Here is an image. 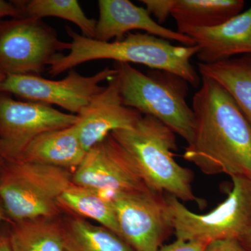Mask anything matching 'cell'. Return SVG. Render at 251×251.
<instances>
[{"label": "cell", "mask_w": 251, "mask_h": 251, "mask_svg": "<svg viewBox=\"0 0 251 251\" xmlns=\"http://www.w3.org/2000/svg\"><path fill=\"white\" fill-rule=\"evenodd\" d=\"M72 183L67 170L23 161H5L0 175V200L8 221L55 218L57 200Z\"/></svg>", "instance_id": "5b68a950"}, {"label": "cell", "mask_w": 251, "mask_h": 251, "mask_svg": "<svg viewBox=\"0 0 251 251\" xmlns=\"http://www.w3.org/2000/svg\"><path fill=\"white\" fill-rule=\"evenodd\" d=\"M205 251H247L238 240H221L209 243Z\"/></svg>", "instance_id": "cb8c5ba5"}, {"label": "cell", "mask_w": 251, "mask_h": 251, "mask_svg": "<svg viewBox=\"0 0 251 251\" xmlns=\"http://www.w3.org/2000/svg\"><path fill=\"white\" fill-rule=\"evenodd\" d=\"M150 15H153L157 23L161 25L171 16L172 6L174 0H141Z\"/></svg>", "instance_id": "7402d4cb"}, {"label": "cell", "mask_w": 251, "mask_h": 251, "mask_svg": "<svg viewBox=\"0 0 251 251\" xmlns=\"http://www.w3.org/2000/svg\"><path fill=\"white\" fill-rule=\"evenodd\" d=\"M9 235L13 251H66L63 223L37 218L12 223Z\"/></svg>", "instance_id": "d6986e66"}, {"label": "cell", "mask_w": 251, "mask_h": 251, "mask_svg": "<svg viewBox=\"0 0 251 251\" xmlns=\"http://www.w3.org/2000/svg\"><path fill=\"white\" fill-rule=\"evenodd\" d=\"M6 75H5L4 73L1 72V70H0V87H1V85H2L3 82H4V81L5 80V79H6Z\"/></svg>", "instance_id": "f1b7e54d"}, {"label": "cell", "mask_w": 251, "mask_h": 251, "mask_svg": "<svg viewBox=\"0 0 251 251\" xmlns=\"http://www.w3.org/2000/svg\"><path fill=\"white\" fill-rule=\"evenodd\" d=\"M199 47L200 63L212 64L237 55L251 54V6L215 27L186 32Z\"/></svg>", "instance_id": "5bb4252c"}, {"label": "cell", "mask_w": 251, "mask_h": 251, "mask_svg": "<svg viewBox=\"0 0 251 251\" xmlns=\"http://www.w3.org/2000/svg\"><path fill=\"white\" fill-rule=\"evenodd\" d=\"M193 96L192 140L183 157L204 174L251 179V125L226 90L202 77Z\"/></svg>", "instance_id": "6da1fadb"}, {"label": "cell", "mask_w": 251, "mask_h": 251, "mask_svg": "<svg viewBox=\"0 0 251 251\" xmlns=\"http://www.w3.org/2000/svg\"><path fill=\"white\" fill-rule=\"evenodd\" d=\"M243 0H174L171 16L177 31L186 35L195 28L215 27L240 14Z\"/></svg>", "instance_id": "e0dca14e"}, {"label": "cell", "mask_w": 251, "mask_h": 251, "mask_svg": "<svg viewBox=\"0 0 251 251\" xmlns=\"http://www.w3.org/2000/svg\"><path fill=\"white\" fill-rule=\"evenodd\" d=\"M0 251H13L9 232H0Z\"/></svg>", "instance_id": "484cf974"}, {"label": "cell", "mask_w": 251, "mask_h": 251, "mask_svg": "<svg viewBox=\"0 0 251 251\" xmlns=\"http://www.w3.org/2000/svg\"><path fill=\"white\" fill-rule=\"evenodd\" d=\"M224 202L206 214H196L173 196L166 197L176 239L211 243L238 240L251 230V179L232 177Z\"/></svg>", "instance_id": "8992f818"}, {"label": "cell", "mask_w": 251, "mask_h": 251, "mask_svg": "<svg viewBox=\"0 0 251 251\" xmlns=\"http://www.w3.org/2000/svg\"><path fill=\"white\" fill-rule=\"evenodd\" d=\"M243 247L247 251H251V230L239 240Z\"/></svg>", "instance_id": "4316f807"}, {"label": "cell", "mask_w": 251, "mask_h": 251, "mask_svg": "<svg viewBox=\"0 0 251 251\" xmlns=\"http://www.w3.org/2000/svg\"><path fill=\"white\" fill-rule=\"evenodd\" d=\"M72 182L106 196L150 190L129 155L111 134L87 151L72 174Z\"/></svg>", "instance_id": "8fae6325"}, {"label": "cell", "mask_w": 251, "mask_h": 251, "mask_svg": "<svg viewBox=\"0 0 251 251\" xmlns=\"http://www.w3.org/2000/svg\"><path fill=\"white\" fill-rule=\"evenodd\" d=\"M3 221H8V219L4 206H3L2 202H1V200H0V222Z\"/></svg>", "instance_id": "83f0119b"}, {"label": "cell", "mask_w": 251, "mask_h": 251, "mask_svg": "<svg viewBox=\"0 0 251 251\" xmlns=\"http://www.w3.org/2000/svg\"><path fill=\"white\" fill-rule=\"evenodd\" d=\"M98 6L95 40L109 42L114 38L120 40L130 31L143 30L165 40L176 41L186 46H196L192 38L158 24L148 10L129 0H99Z\"/></svg>", "instance_id": "4fadbf2b"}, {"label": "cell", "mask_w": 251, "mask_h": 251, "mask_svg": "<svg viewBox=\"0 0 251 251\" xmlns=\"http://www.w3.org/2000/svg\"><path fill=\"white\" fill-rule=\"evenodd\" d=\"M57 203L61 211L97 221L120 237L116 214L108 196L72 182L61 193Z\"/></svg>", "instance_id": "ac0fdd59"}, {"label": "cell", "mask_w": 251, "mask_h": 251, "mask_svg": "<svg viewBox=\"0 0 251 251\" xmlns=\"http://www.w3.org/2000/svg\"><path fill=\"white\" fill-rule=\"evenodd\" d=\"M23 17L43 20L46 17L62 18L74 23L82 35L94 39L97 20L87 17L77 0H26L15 1Z\"/></svg>", "instance_id": "44dd1931"}, {"label": "cell", "mask_w": 251, "mask_h": 251, "mask_svg": "<svg viewBox=\"0 0 251 251\" xmlns=\"http://www.w3.org/2000/svg\"><path fill=\"white\" fill-rule=\"evenodd\" d=\"M5 160L2 157L0 156V175H1V171H2L3 167H4Z\"/></svg>", "instance_id": "f546056e"}, {"label": "cell", "mask_w": 251, "mask_h": 251, "mask_svg": "<svg viewBox=\"0 0 251 251\" xmlns=\"http://www.w3.org/2000/svg\"><path fill=\"white\" fill-rule=\"evenodd\" d=\"M86 153L74 125L36 137L17 161L75 171L83 161Z\"/></svg>", "instance_id": "9a60e30c"}, {"label": "cell", "mask_w": 251, "mask_h": 251, "mask_svg": "<svg viewBox=\"0 0 251 251\" xmlns=\"http://www.w3.org/2000/svg\"><path fill=\"white\" fill-rule=\"evenodd\" d=\"M53 27L36 18L0 20V70L6 75L41 76L51 62L69 50Z\"/></svg>", "instance_id": "52a82bcc"}, {"label": "cell", "mask_w": 251, "mask_h": 251, "mask_svg": "<svg viewBox=\"0 0 251 251\" xmlns=\"http://www.w3.org/2000/svg\"><path fill=\"white\" fill-rule=\"evenodd\" d=\"M209 244L202 241L176 239L171 244L162 246L158 251H205Z\"/></svg>", "instance_id": "603a6c76"}, {"label": "cell", "mask_w": 251, "mask_h": 251, "mask_svg": "<svg viewBox=\"0 0 251 251\" xmlns=\"http://www.w3.org/2000/svg\"><path fill=\"white\" fill-rule=\"evenodd\" d=\"M77 115L51 105L13 99L0 92V156L17 161L34 138L50 130L75 125Z\"/></svg>", "instance_id": "30bf717a"}, {"label": "cell", "mask_w": 251, "mask_h": 251, "mask_svg": "<svg viewBox=\"0 0 251 251\" xmlns=\"http://www.w3.org/2000/svg\"><path fill=\"white\" fill-rule=\"evenodd\" d=\"M117 75L115 69L106 67L90 76L73 69L62 80H52L37 75H6L0 92L13 94L28 100L57 105L77 115L104 87V81Z\"/></svg>", "instance_id": "9c48e42d"}, {"label": "cell", "mask_w": 251, "mask_h": 251, "mask_svg": "<svg viewBox=\"0 0 251 251\" xmlns=\"http://www.w3.org/2000/svg\"><path fill=\"white\" fill-rule=\"evenodd\" d=\"M66 31L72 39L69 53L62 54L51 62L49 74L52 76L85 62L110 59L171 73L193 87L201 83V77L191 64V59L199 51L197 45L175 46L171 41L147 33H129L120 40L102 42L85 37L70 27H66Z\"/></svg>", "instance_id": "7a4b0ae2"}, {"label": "cell", "mask_w": 251, "mask_h": 251, "mask_svg": "<svg viewBox=\"0 0 251 251\" xmlns=\"http://www.w3.org/2000/svg\"><path fill=\"white\" fill-rule=\"evenodd\" d=\"M23 17L21 9L18 7L15 1H7L0 0V20L5 18Z\"/></svg>", "instance_id": "d4e9b609"}, {"label": "cell", "mask_w": 251, "mask_h": 251, "mask_svg": "<svg viewBox=\"0 0 251 251\" xmlns=\"http://www.w3.org/2000/svg\"><path fill=\"white\" fill-rule=\"evenodd\" d=\"M120 93L126 106L154 117L185 141H191L195 116L186 98L188 83L182 77L163 71L143 74L126 63L115 62Z\"/></svg>", "instance_id": "277c9868"}, {"label": "cell", "mask_w": 251, "mask_h": 251, "mask_svg": "<svg viewBox=\"0 0 251 251\" xmlns=\"http://www.w3.org/2000/svg\"><path fill=\"white\" fill-rule=\"evenodd\" d=\"M143 117L135 109L126 106L117 75L77 115L75 126L82 147L87 151L115 130L132 128Z\"/></svg>", "instance_id": "7c38bea8"}, {"label": "cell", "mask_w": 251, "mask_h": 251, "mask_svg": "<svg viewBox=\"0 0 251 251\" xmlns=\"http://www.w3.org/2000/svg\"><path fill=\"white\" fill-rule=\"evenodd\" d=\"M201 76L217 82L233 99L251 125V54L212 64L198 63Z\"/></svg>", "instance_id": "2e32d148"}, {"label": "cell", "mask_w": 251, "mask_h": 251, "mask_svg": "<svg viewBox=\"0 0 251 251\" xmlns=\"http://www.w3.org/2000/svg\"><path fill=\"white\" fill-rule=\"evenodd\" d=\"M129 155L151 191L168 193L181 202H204L193 192L191 170L175 161L176 134L154 117L143 115L132 128L111 133Z\"/></svg>", "instance_id": "3957f363"}, {"label": "cell", "mask_w": 251, "mask_h": 251, "mask_svg": "<svg viewBox=\"0 0 251 251\" xmlns=\"http://www.w3.org/2000/svg\"><path fill=\"white\" fill-rule=\"evenodd\" d=\"M62 223L66 251H134L110 229L87 219L72 216Z\"/></svg>", "instance_id": "ffe728a7"}, {"label": "cell", "mask_w": 251, "mask_h": 251, "mask_svg": "<svg viewBox=\"0 0 251 251\" xmlns=\"http://www.w3.org/2000/svg\"><path fill=\"white\" fill-rule=\"evenodd\" d=\"M120 238L134 251H158L173 230L163 193L148 190L110 195Z\"/></svg>", "instance_id": "ba28073f"}]
</instances>
